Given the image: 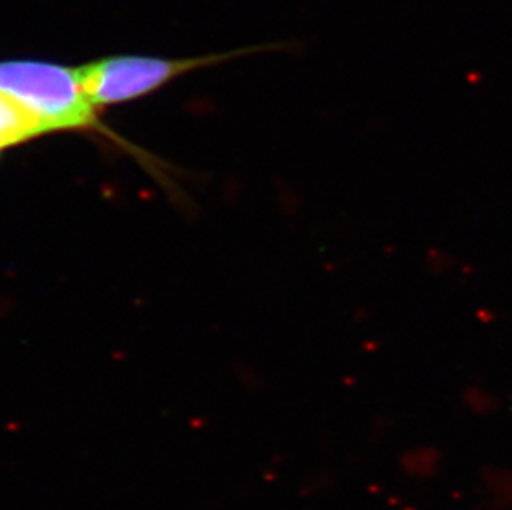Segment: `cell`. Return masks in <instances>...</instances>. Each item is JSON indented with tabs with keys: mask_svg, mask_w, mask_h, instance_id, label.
I'll use <instances>...</instances> for the list:
<instances>
[{
	"mask_svg": "<svg viewBox=\"0 0 512 510\" xmlns=\"http://www.w3.org/2000/svg\"><path fill=\"white\" fill-rule=\"evenodd\" d=\"M40 136L45 135L39 123L19 105L0 95V156Z\"/></svg>",
	"mask_w": 512,
	"mask_h": 510,
	"instance_id": "3957f363",
	"label": "cell"
},
{
	"mask_svg": "<svg viewBox=\"0 0 512 510\" xmlns=\"http://www.w3.org/2000/svg\"><path fill=\"white\" fill-rule=\"evenodd\" d=\"M0 95L32 116L44 135L57 131H102L78 67L35 60L0 62Z\"/></svg>",
	"mask_w": 512,
	"mask_h": 510,
	"instance_id": "6da1fadb",
	"label": "cell"
},
{
	"mask_svg": "<svg viewBox=\"0 0 512 510\" xmlns=\"http://www.w3.org/2000/svg\"><path fill=\"white\" fill-rule=\"evenodd\" d=\"M251 52L254 50L219 53V55H208V57L173 58V60L151 57L103 58L98 62L78 67V73H80V82L87 93L88 100L98 110L103 106L146 97L183 73L193 72L196 68L208 67L236 55Z\"/></svg>",
	"mask_w": 512,
	"mask_h": 510,
	"instance_id": "7a4b0ae2",
	"label": "cell"
}]
</instances>
